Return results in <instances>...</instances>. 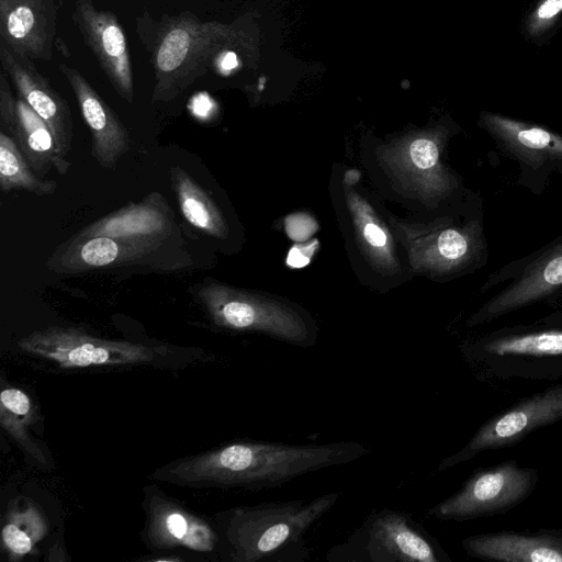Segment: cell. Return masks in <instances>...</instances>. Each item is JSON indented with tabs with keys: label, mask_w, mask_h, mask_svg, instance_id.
<instances>
[{
	"label": "cell",
	"mask_w": 562,
	"mask_h": 562,
	"mask_svg": "<svg viewBox=\"0 0 562 562\" xmlns=\"http://www.w3.org/2000/svg\"><path fill=\"white\" fill-rule=\"evenodd\" d=\"M369 453L367 445L355 440L322 445L237 440L164 465L154 477L187 486L260 491Z\"/></svg>",
	"instance_id": "cell-1"
},
{
	"label": "cell",
	"mask_w": 562,
	"mask_h": 562,
	"mask_svg": "<svg viewBox=\"0 0 562 562\" xmlns=\"http://www.w3.org/2000/svg\"><path fill=\"white\" fill-rule=\"evenodd\" d=\"M337 492L310 499L266 502L229 509L223 517L226 559L232 562H305V536L337 503Z\"/></svg>",
	"instance_id": "cell-2"
},
{
	"label": "cell",
	"mask_w": 562,
	"mask_h": 562,
	"mask_svg": "<svg viewBox=\"0 0 562 562\" xmlns=\"http://www.w3.org/2000/svg\"><path fill=\"white\" fill-rule=\"evenodd\" d=\"M329 562H447L438 541L412 514L372 510L345 541L326 553Z\"/></svg>",
	"instance_id": "cell-3"
},
{
	"label": "cell",
	"mask_w": 562,
	"mask_h": 562,
	"mask_svg": "<svg viewBox=\"0 0 562 562\" xmlns=\"http://www.w3.org/2000/svg\"><path fill=\"white\" fill-rule=\"evenodd\" d=\"M196 297L211 321L234 331H254L307 348L316 341L313 323L300 311L216 281H205Z\"/></svg>",
	"instance_id": "cell-4"
},
{
	"label": "cell",
	"mask_w": 562,
	"mask_h": 562,
	"mask_svg": "<svg viewBox=\"0 0 562 562\" xmlns=\"http://www.w3.org/2000/svg\"><path fill=\"white\" fill-rule=\"evenodd\" d=\"M24 352L61 369L149 364L166 358V347L111 340L71 326H48L19 340Z\"/></svg>",
	"instance_id": "cell-5"
},
{
	"label": "cell",
	"mask_w": 562,
	"mask_h": 562,
	"mask_svg": "<svg viewBox=\"0 0 562 562\" xmlns=\"http://www.w3.org/2000/svg\"><path fill=\"white\" fill-rule=\"evenodd\" d=\"M221 25L192 16L165 23L153 52L156 85L154 101H169L201 76L220 45Z\"/></svg>",
	"instance_id": "cell-6"
},
{
	"label": "cell",
	"mask_w": 562,
	"mask_h": 562,
	"mask_svg": "<svg viewBox=\"0 0 562 562\" xmlns=\"http://www.w3.org/2000/svg\"><path fill=\"white\" fill-rule=\"evenodd\" d=\"M537 477L536 470L520 468L514 461L481 470L453 495L430 507L428 515L463 521L502 513L527 498Z\"/></svg>",
	"instance_id": "cell-7"
},
{
	"label": "cell",
	"mask_w": 562,
	"mask_h": 562,
	"mask_svg": "<svg viewBox=\"0 0 562 562\" xmlns=\"http://www.w3.org/2000/svg\"><path fill=\"white\" fill-rule=\"evenodd\" d=\"M562 419V384L522 400L485 423L469 442L438 464L437 472L465 462L487 449L513 445L529 432Z\"/></svg>",
	"instance_id": "cell-8"
},
{
	"label": "cell",
	"mask_w": 562,
	"mask_h": 562,
	"mask_svg": "<svg viewBox=\"0 0 562 562\" xmlns=\"http://www.w3.org/2000/svg\"><path fill=\"white\" fill-rule=\"evenodd\" d=\"M506 279L512 281L473 315L472 325L493 321L562 292V235L518 261L499 281Z\"/></svg>",
	"instance_id": "cell-9"
},
{
	"label": "cell",
	"mask_w": 562,
	"mask_h": 562,
	"mask_svg": "<svg viewBox=\"0 0 562 562\" xmlns=\"http://www.w3.org/2000/svg\"><path fill=\"white\" fill-rule=\"evenodd\" d=\"M0 63L18 95L48 125L57 150L66 157L71 148L74 135L71 112L66 100L38 71L32 59L18 55L2 41Z\"/></svg>",
	"instance_id": "cell-10"
},
{
	"label": "cell",
	"mask_w": 562,
	"mask_h": 562,
	"mask_svg": "<svg viewBox=\"0 0 562 562\" xmlns=\"http://www.w3.org/2000/svg\"><path fill=\"white\" fill-rule=\"evenodd\" d=\"M72 16L115 91L131 103L134 99L132 65L116 15L97 9L90 0H76Z\"/></svg>",
	"instance_id": "cell-11"
},
{
	"label": "cell",
	"mask_w": 562,
	"mask_h": 562,
	"mask_svg": "<svg viewBox=\"0 0 562 562\" xmlns=\"http://www.w3.org/2000/svg\"><path fill=\"white\" fill-rule=\"evenodd\" d=\"M0 123L25 156L32 169L46 173L54 168L66 175L70 162L57 150L48 125L19 95H14L7 74L0 72Z\"/></svg>",
	"instance_id": "cell-12"
},
{
	"label": "cell",
	"mask_w": 562,
	"mask_h": 562,
	"mask_svg": "<svg viewBox=\"0 0 562 562\" xmlns=\"http://www.w3.org/2000/svg\"><path fill=\"white\" fill-rule=\"evenodd\" d=\"M145 495V536L150 547H182L196 552L214 551L220 539L205 519L165 496L159 490L148 486Z\"/></svg>",
	"instance_id": "cell-13"
},
{
	"label": "cell",
	"mask_w": 562,
	"mask_h": 562,
	"mask_svg": "<svg viewBox=\"0 0 562 562\" xmlns=\"http://www.w3.org/2000/svg\"><path fill=\"white\" fill-rule=\"evenodd\" d=\"M56 21L54 0H0V41L32 60L53 58Z\"/></svg>",
	"instance_id": "cell-14"
},
{
	"label": "cell",
	"mask_w": 562,
	"mask_h": 562,
	"mask_svg": "<svg viewBox=\"0 0 562 562\" xmlns=\"http://www.w3.org/2000/svg\"><path fill=\"white\" fill-rule=\"evenodd\" d=\"M74 91L82 117L92 137L91 154L104 169H113L117 160L128 151V133L115 112L75 68L59 65Z\"/></svg>",
	"instance_id": "cell-15"
},
{
	"label": "cell",
	"mask_w": 562,
	"mask_h": 562,
	"mask_svg": "<svg viewBox=\"0 0 562 562\" xmlns=\"http://www.w3.org/2000/svg\"><path fill=\"white\" fill-rule=\"evenodd\" d=\"M481 121L497 145L527 168H562V135L492 112H483Z\"/></svg>",
	"instance_id": "cell-16"
},
{
	"label": "cell",
	"mask_w": 562,
	"mask_h": 562,
	"mask_svg": "<svg viewBox=\"0 0 562 562\" xmlns=\"http://www.w3.org/2000/svg\"><path fill=\"white\" fill-rule=\"evenodd\" d=\"M172 228V216L160 194L130 203L81 229L72 239L106 236L116 239L165 240Z\"/></svg>",
	"instance_id": "cell-17"
},
{
	"label": "cell",
	"mask_w": 562,
	"mask_h": 562,
	"mask_svg": "<svg viewBox=\"0 0 562 562\" xmlns=\"http://www.w3.org/2000/svg\"><path fill=\"white\" fill-rule=\"evenodd\" d=\"M475 558L503 562H562V537L548 533L496 532L462 541Z\"/></svg>",
	"instance_id": "cell-18"
},
{
	"label": "cell",
	"mask_w": 562,
	"mask_h": 562,
	"mask_svg": "<svg viewBox=\"0 0 562 562\" xmlns=\"http://www.w3.org/2000/svg\"><path fill=\"white\" fill-rule=\"evenodd\" d=\"M151 239H116L95 236L85 239H71L57 259L63 272H80L104 268L111 265L139 262L158 249V243Z\"/></svg>",
	"instance_id": "cell-19"
},
{
	"label": "cell",
	"mask_w": 562,
	"mask_h": 562,
	"mask_svg": "<svg viewBox=\"0 0 562 562\" xmlns=\"http://www.w3.org/2000/svg\"><path fill=\"white\" fill-rule=\"evenodd\" d=\"M170 178L184 218L213 237L225 238L226 222L210 194L180 167L170 169Z\"/></svg>",
	"instance_id": "cell-20"
},
{
	"label": "cell",
	"mask_w": 562,
	"mask_h": 562,
	"mask_svg": "<svg viewBox=\"0 0 562 562\" xmlns=\"http://www.w3.org/2000/svg\"><path fill=\"white\" fill-rule=\"evenodd\" d=\"M46 532L44 515L32 501L22 498L9 505L1 531L2 547L9 560L18 561L32 553Z\"/></svg>",
	"instance_id": "cell-21"
},
{
	"label": "cell",
	"mask_w": 562,
	"mask_h": 562,
	"mask_svg": "<svg viewBox=\"0 0 562 562\" xmlns=\"http://www.w3.org/2000/svg\"><path fill=\"white\" fill-rule=\"evenodd\" d=\"M0 189L2 192L26 191L38 196L50 195L57 182L38 178L10 134L0 132Z\"/></svg>",
	"instance_id": "cell-22"
},
{
	"label": "cell",
	"mask_w": 562,
	"mask_h": 562,
	"mask_svg": "<svg viewBox=\"0 0 562 562\" xmlns=\"http://www.w3.org/2000/svg\"><path fill=\"white\" fill-rule=\"evenodd\" d=\"M484 350L496 356H562V328H532L491 337Z\"/></svg>",
	"instance_id": "cell-23"
},
{
	"label": "cell",
	"mask_w": 562,
	"mask_h": 562,
	"mask_svg": "<svg viewBox=\"0 0 562 562\" xmlns=\"http://www.w3.org/2000/svg\"><path fill=\"white\" fill-rule=\"evenodd\" d=\"M34 419L32 403L27 394L16 387H5L0 393V424L16 443L34 460L45 464V456L29 435Z\"/></svg>",
	"instance_id": "cell-24"
},
{
	"label": "cell",
	"mask_w": 562,
	"mask_h": 562,
	"mask_svg": "<svg viewBox=\"0 0 562 562\" xmlns=\"http://www.w3.org/2000/svg\"><path fill=\"white\" fill-rule=\"evenodd\" d=\"M409 159L414 167L432 178L440 191L448 189L449 178L439 168L438 143L431 138H417L409 145Z\"/></svg>",
	"instance_id": "cell-25"
},
{
	"label": "cell",
	"mask_w": 562,
	"mask_h": 562,
	"mask_svg": "<svg viewBox=\"0 0 562 562\" xmlns=\"http://www.w3.org/2000/svg\"><path fill=\"white\" fill-rule=\"evenodd\" d=\"M562 13V0H541L527 20L529 35L538 36L553 25Z\"/></svg>",
	"instance_id": "cell-26"
},
{
	"label": "cell",
	"mask_w": 562,
	"mask_h": 562,
	"mask_svg": "<svg viewBox=\"0 0 562 562\" xmlns=\"http://www.w3.org/2000/svg\"><path fill=\"white\" fill-rule=\"evenodd\" d=\"M360 229L363 239L371 249L381 251V249L386 248L389 244L386 233L378 223L370 218L364 220L363 217L360 223Z\"/></svg>",
	"instance_id": "cell-27"
}]
</instances>
